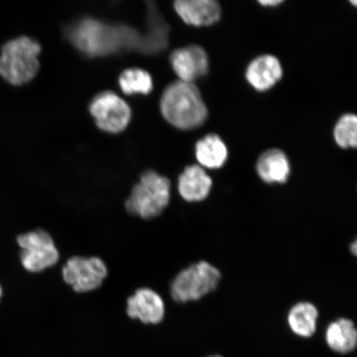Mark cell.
Masks as SVG:
<instances>
[{"label":"cell","instance_id":"ba28073f","mask_svg":"<svg viewBox=\"0 0 357 357\" xmlns=\"http://www.w3.org/2000/svg\"><path fill=\"white\" fill-rule=\"evenodd\" d=\"M89 110L97 126L109 132L123 131L131 119L127 102L113 92H102L93 98Z\"/></svg>","mask_w":357,"mask_h":357},{"label":"cell","instance_id":"4fadbf2b","mask_svg":"<svg viewBox=\"0 0 357 357\" xmlns=\"http://www.w3.org/2000/svg\"><path fill=\"white\" fill-rule=\"evenodd\" d=\"M282 75V66L278 58L272 55L255 58L245 71L248 82L258 91H266L273 87Z\"/></svg>","mask_w":357,"mask_h":357},{"label":"cell","instance_id":"52a82bcc","mask_svg":"<svg viewBox=\"0 0 357 357\" xmlns=\"http://www.w3.org/2000/svg\"><path fill=\"white\" fill-rule=\"evenodd\" d=\"M108 275L104 261L99 257H74L62 268V278L75 292L86 293L101 287Z\"/></svg>","mask_w":357,"mask_h":357},{"label":"cell","instance_id":"603a6c76","mask_svg":"<svg viewBox=\"0 0 357 357\" xmlns=\"http://www.w3.org/2000/svg\"><path fill=\"white\" fill-rule=\"evenodd\" d=\"M3 290L2 288V285L0 284V301H1V298L3 297Z\"/></svg>","mask_w":357,"mask_h":357},{"label":"cell","instance_id":"d6986e66","mask_svg":"<svg viewBox=\"0 0 357 357\" xmlns=\"http://www.w3.org/2000/svg\"><path fill=\"white\" fill-rule=\"evenodd\" d=\"M119 84L127 95L149 93L153 88V79L149 73L141 69H128L120 75Z\"/></svg>","mask_w":357,"mask_h":357},{"label":"cell","instance_id":"8992f818","mask_svg":"<svg viewBox=\"0 0 357 357\" xmlns=\"http://www.w3.org/2000/svg\"><path fill=\"white\" fill-rule=\"evenodd\" d=\"M17 243L21 249L20 261L26 271L38 273L55 266L60 254L52 236L38 229L20 234Z\"/></svg>","mask_w":357,"mask_h":357},{"label":"cell","instance_id":"277c9868","mask_svg":"<svg viewBox=\"0 0 357 357\" xmlns=\"http://www.w3.org/2000/svg\"><path fill=\"white\" fill-rule=\"evenodd\" d=\"M171 200V182L153 171L145 172L133 187L125 208L132 215L151 220L162 214Z\"/></svg>","mask_w":357,"mask_h":357},{"label":"cell","instance_id":"7402d4cb","mask_svg":"<svg viewBox=\"0 0 357 357\" xmlns=\"http://www.w3.org/2000/svg\"><path fill=\"white\" fill-rule=\"evenodd\" d=\"M350 251L354 256H356L357 253V243L356 241H354V243H351L350 245Z\"/></svg>","mask_w":357,"mask_h":357},{"label":"cell","instance_id":"6da1fadb","mask_svg":"<svg viewBox=\"0 0 357 357\" xmlns=\"http://www.w3.org/2000/svg\"><path fill=\"white\" fill-rule=\"evenodd\" d=\"M67 33L75 47L91 56L110 54L122 49H137L141 38L130 26L109 25L89 17L75 22Z\"/></svg>","mask_w":357,"mask_h":357},{"label":"cell","instance_id":"5b68a950","mask_svg":"<svg viewBox=\"0 0 357 357\" xmlns=\"http://www.w3.org/2000/svg\"><path fill=\"white\" fill-rule=\"evenodd\" d=\"M221 280V271L211 262H195L174 278L171 285L172 297L180 303L198 301L215 291Z\"/></svg>","mask_w":357,"mask_h":357},{"label":"cell","instance_id":"30bf717a","mask_svg":"<svg viewBox=\"0 0 357 357\" xmlns=\"http://www.w3.org/2000/svg\"><path fill=\"white\" fill-rule=\"evenodd\" d=\"M128 315L146 324H158L164 319L166 307L158 293L149 288L137 289L128 300Z\"/></svg>","mask_w":357,"mask_h":357},{"label":"cell","instance_id":"9a60e30c","mask_svg":"<svg viewBox=\"0 0 357 357\" xmlns=\"http://www.w3.org/2000/svg\"><path fill=\"white\" fill-rule=\"evenodd\" d=\"M149 32L140 38L137 50L144 53H156L168 45L169 26L153 3L149 6Z\"/></svg>","mask_w":357,"mask_h":357},{"label":"cell","instance_id":"ac0fdd59","mask_svg":"<svg viewBox=\"0 0 357 357\" xmlns=\"http://www.w3.org/2000/svg\"><path fill=\"white\" fill-rule=\"evenodd\" d=\"M326 342L338 354H345L354 351L357 344L355 324L347 318L333 321L326 330Z\"/></svg>","mask_w":357,"mask_h":357},{"label":"cell","instance_id":"9c48e42d","mask_svg":"<svg viewBox=\"0 0 357 357\" xmlns=\"http://www.w3.org/2000/svg\"><path fill=\"white\" fill-rule=\"evenodd\" d=\"M169 61L181 82L194 83L208 73L209 62L206 51L199 45L176 49L169 56Z\"/></svg>","mask_w":357,"mask_h":357},{"label":"cell","instance_id":"44dd1931","mask_svg":"<svg viewBox=\"0 0 357 357\" xmlns=\"http://www.w3.org/2000/svg\"><path fill=\"white\" fill-rule=\"evenodd\" d=\"M281 3H283V1H281V0H266V1H260V3L262 4V6L266 7H274L279 6V4Z\"/></svg>","mask_w":357,"mask_h":357},{"label":"cell","instance_id":"2e32d148","mask_svg":"<svg viewBox=\"0 0 357 357\" xmlns=\"http://www.w3.org/2000/svg\"><path fill=\"white\" fill-rule=\"evenodd\" d=\"M195 155L200 167L217 169L225 166L229 151L220 136L208 134L196 144Z\"/></svg>","mask_w":357,"mask_h":357},{"label":"cell","instance_id":"7c38bea8","mask_svg":"<svg viewBox=\"0 0 357 357\" xmlns=\"http://www.w3.org/2000/svg\"><path fill=\"white\" fill-rule=\"evenodd\" d=\"M175 10L187 24L207 26L220 21L222 10L215 0H178Z\"/></svg>","mask_w":357,"mask_h":357},{"label":"cell","instance_id":"5bb4252c","mask_svg":"<svg viewBox=\"0 0 357 357\" xmlns=\"http://www.w3.org/2000/svg\"><path fill=\"white\" fill-rule=\"evenodd\" d=\"M256 168L258 176L269 185L285 184L291 172L287 154L280 149L263 153L257 160Z\"/></svg>","mask_w":357,"mask_h":357},{"label":"cell","instance_id":"ffe728a7","mask_svg":"<svg viewBox=\"0 0 357 357\" xmlns=\"http://www.w3.org/2000/svg\"><path fill=\"white\" fill-rule=\"evenodd\" d=\"M334 139L342 149H356L357 146V118L347 114L339 119L333 131Z\"/></svg>","mask_w":357,"mask_h":357},{"label":"cell","instance_id":"e0dca14e","mask_svg":"<svg viewBox=\"0 0 357 357\" xmlns=\"http://www.w3.org/2000/svg\"><path fill=\"white\" fill-rule=\"evenodd\" d=\"M319 312L314 303L301 301L289 310L287 322L294 333L301 337H310L314 334L318 324Z\"/></svg>","mask_w":357,"mask_h":357},{"label":"cell","instance_id":"cb8c5ba5","mask_svg":"<svg viewBox=\"0 0 357 357\" xmlns=\"http://www.w3.org/2000/svg\"><path fill=\"white\" fill-rule=\"evenodd\" d=\"M211 357H221V356H211Z\"/></svg>","mask_w":357,"mask_h":357},{"label":"cell","instance_id":"7a4b0ae2","mask_svg":"<svg viewBox=\"0 0 357 357\" xmlns=\"http://www.w3.org/2000/svg\"><path fill=\"white\" fill-rule=\"evenodd\" d=\"M164 118L177 128L191 130L206 121L208 109L194 83L177 80L169 84L160 99Z\"/></svg>","mask_w":357,"mask_h":357},{"label":"cell","instance_id":"3957f363","mask_svg":"<svg viewBox=\"0 0 357 357\" xmlns=\"http://www.w3.org/2000/svg\"><path fill=\"white\" fill-rule=\"evenodd\" d=\"M41 46L29 37H20L4 44L0 56V75L13 86L32 80L39 70Z\"/></svg>","mask_w":357,"mask_h":357},{"label":"cell","instance_id":"8fae6325","mask_svg":"<svg viewBox=\"0 0 357 357\" xmlns=\"http://www.w3.org/2000/svg\"><path fill=\"white\" fill-rule=\"evenodd\" d=\"M212 187V178L199 165L185 167L178 178V193L189 203H199L206 199L211 193Z\"/></svg>","mask_w":357,"mask_h":357}]
</instances>
